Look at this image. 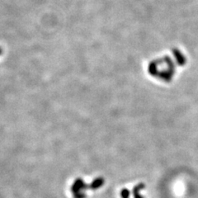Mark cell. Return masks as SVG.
Segmentation results:
<instances>
[{
  "label": "cell",
  "instance_id": "1",
  "mask_svg": "<svg viewBox=\"0 0 198 198\" xmlns=\"http://www.w3.org/2000/svg\"><path fill=\"white\" fill-rule=\"evenodd\" d=\"M1 52H2V49L0 48V54H1Z\"/></svg>",
  "mask_w": 198,
  "mask_h": 198
}]
</instances>
